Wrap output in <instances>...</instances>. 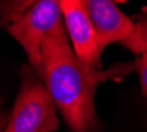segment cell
I'll return each mask as SVG.
<instances>
[{
    "mask_svg": "<svg viewBox=\"0 0 147 132\" xmlns=\"http://www.w3.org/2000/svg\"><path fill=\"white\" fill-rule=\"evenodd\" d=\"M36 71L73 132H92L96 128V88L113 77V70L103 71L82 62L73 52L64 23L47 36Z\"/></svg>",
    "mask_w": 147,
    "mask_h": 132,
    "instance_id": "1",
    "label": "cell"
},
{
    "mask_svg": "<svg viewBox=\"0 0 147 132\" xmlns=\"http://www.w3.org/2000/svg\"><path fill=\"white\" fill-rule=\"evenodd\" d=\"M56 106L33 69H23L16 102L3 132H53L58 127Z\"/></svg>",
    "mask_w": 147,
    "mask_h": 132,
    "instance_id": "2",
    "label": "cell"
},
{
    "mask_svg": "<svg viewBox=\"0 0 147 132\" xmlns=\"http://www.w3.org/2000/svg\"><path fill=\"white\" fill-rule=\"evenodd\" d=\"M62 23L58 1H33L23 16L8 25V32L24 49L33 70H37L41 61V49L49 32Z\"/></svg>",
    "mask_w": 147,
    "mask_h": 132,
    "instance_id": "3",
    "label": "cell"
},
{
    "mask_svg": "<svg viewBox=\"0 0 147 132\" xmlns=\"http://www.w3.org/2000/svg\"><path fill=\"white\" fill-rule=\"evenodd\" d=\"M62 15V23L68 34L73 52L82 62L93 68H101L98 44L96 33L90 23L89 15L84 1L78 0H61L58 1Z\"/></svg>",
    "mask_w": 147,
    "mask_h": 132,
    "instance_id": "4",
    "label": "cell"
},
{
    "mask_svg": "<svg viewBox=\"0 0 147 132\" xmlns=\"http://www.w3.org/2000/svg\"><path fill=\"white\" fill-rule=\"evenodd\" d=\"M93 25L99 52L113 42H123L135 29V23L110 0L84 1Z\"/></svg>",
    "mask_w": 147,
    "mask_h": 132,
    "instance_id": "5",
    "label": "cell"
},
{
    "mask_svg": "<svg viewBox=\"0 0 147 132\" xmlns=\"http://www.w3.org/2000/svg\"><path fill=\"white\" fill-rule=\"evenodd\" d=\"M33 1H9L0 3V19L5 24H12L25 13Z\"/></svg>",
    "mask_w": 147,
    "mask_h": 132,
    "instance_id": "6",
    "label": "cell"
},
{
    "mask_svg": "<svg viewBox=\"0 0 147 132\" xmlns=\"http://www.w3.org/2000/svg\"><path fill=\"white\" fill-rule=\"evenodd\" d=\"M137 68H138V71H139L142 91L147 96V50L140 54L139 61L137 64Z\"/></svg>",
    "mask_w": 147,
    "mask_h": 132,
    "instance_id": "7",
    "label": "cell"
},
{
    "mask_svg": "<svg viewBox=\"0 0 147 132\" xmlns=\"http://www.w3.org/2000/svg\"><path fill=\"white\" fill-rule=\"evenodd\" d=\"M5 125H4V120H3V116H1V112H0V132H3Z\"/></svg>",
    "mask_w": 147,
    "mask_h": 132,
    "instance_id": "8",
    "label": "cell"
}]
</instances>
